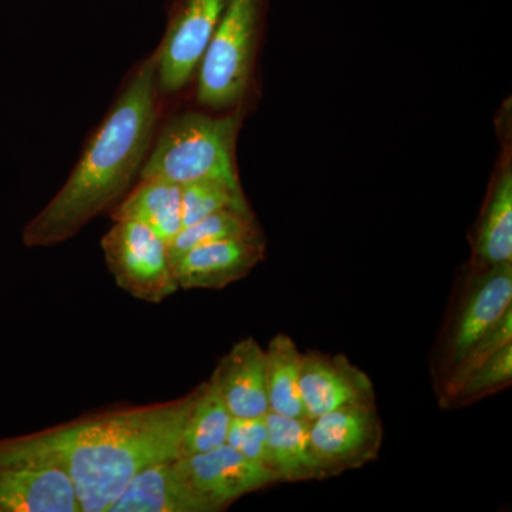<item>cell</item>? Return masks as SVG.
<instances>
[{"instance_id": "6da1fadb", "label": "cell", "mask_w": 512, "mask_h": 512, "mask_svg": "<svg viewBox=\"0 0 512 512\" xmlns=\"http://www.w3.org/2000/svg\"><path fill=\"white\" fill-rule=\"evenodd\" d=\"M197 394L198 387L171 402L94 414L8 441L30 460L63 470L80 511L109 512L140 471L181 456L185 420Z\"/></svg>"}, {"instance_id": "7a4b0ae2", "label": "cell", "mask_w": 512, "mask_h": 512, "mask_svg": "<svg viewBox=\"0 0 512 512\" xmlns=\"http://www.w3.org/2000/svg\"><path fill=\"white\" fill-rule=\"evenodd\" d=\"M157 70L156 49L131 70L66 183L26 225V247L63 244L130 190L157 133Z\"/></svg>"}, {"instance_id": "3957f363", "label": "cell", "mask_w": 512, "mask_h": 512, "mask_svg": "<svg viewBox=\"0 0 512 512\" xmlns=\"http://www.w3.org/2000/svg\"><path fill=\"white\" fill-rule=\"evenodd\" d=\"M244 117V107L222 116L187 111L171 117L156 133L138 177L180 185L212 178L241 187L235 150Z\"/></svg>"}, {"instance_id": "277c9868", "label": "cell", "mask_w": 512, "mask_h": 512, "mask_svg": "<svg viewBox=\"0 0 512 512\" xmlns=\"http://www.w3.org/2000/svg\"><path fill=\"white\" fill-rule=\"evenodd\" d=\"M269 0H228L197 70V100L205 109H242L254 84Z\"/></svg>"}, {"instance_id": "5b68a950", "label": "cell", "mask_w": 512, "mask_h": 512, "mask_svg": "<svg viewBox=\"0 0 512 512\" xmlns=\"http://www.w3.org/2000/svg\"><path fill=\"white\" fill-rule=\"evenodd\" d=\"M101 249L116 284L138 301L161 303L180 289L167 242L146 225L114 221Z\"/></svg>"}, {"instance_id": "8992f818", "label": "cell", "mask_w": 512, "mask_h": 512, "mask_svg": "<svg viewBox=\"0 0 512 512\" xmlns=\"http://www.w3.org/2000/svg\"><path fill=\"white\" fill-rule=\"evenodd\" d=\"M227 5L228 0H171L157 47L160 96L180 93L194 79Z\"/></svg>"}, {"instance_id": "52a82bcc", "label": "cell", "mask_w": 512, "mask_h": 512, "mask_svg": "<svg viewBox=\"0 0 512 512\" xmlns=\"http://www.w3.org/2000/svg\"><path fill=\"white\" fill-rule=\"evenodd\" d=\"M512 308V262L470 271L461 301L451 318L441 349L444 379L468 350Z\"/></svg>"}, {"instance_id": "ba28073f", "label": "cell", "mask_w": 512, "mask_h": 512, "mask_svg": "<svg viewBox=\"0 0 512 512\" xmlns=\"http://www.w3.org/2000/svg\"><path fill=\"white\" fill-rule=\"evenodd\" d=\"M309 436L329 477L375 461L383 443L382 420L375 400L349 404L316 417L309 423Z\"/></svg>"}, {"instance_id": "9c48e42d", "label": "cell", "mask_w": 512, "mask_h": 512, "mask_svg": "<svg viewBox=\"0 0 512 512\" xmlns=\"http://www.w3.org/2000/svg\"><path fill=\"white\" fill-rule=\"evenodd\" d=\"M173 464L178 476L214 512L225 510L245 495L279 484L271 468L249 460L228 444L205 453L178 457Z\"/></svg>"}, {"instance_id": "30bf717a", "label": "cell", "mask_w": 512, "mask_h": 512, "mask_svg": "<svg viewBox=\"0 0 512 512\" xmlns=\"http://www.w3.org/2000/svg\"><path fill=\"white\" fill-rule=\"evenodd\" d=\"M0 512H80L60 468L30 460L0 439Z\"/></svg>"}, {"instance_id": "8fae6325", "label": "cell", "mask_w": 512, "mask_h": 512, "mask_svg": "<svg viewBox=\"0 0 512 512\" xmlns=\"http://www.w3.org/2000/svg\"><path fill=\"white\" fill-rule=\"evenodd\" d=\"M299 389L309 420L349 404L375 400L370 377L340 355L303 353Z\"/></svg>"}, {"instance_id": "7c38bea8", "label": "cell", "mask_w": 512, "mask_h": 512, "mask_svg": "<svg viewBox=\"0 0 512 512\" xmlns=\"http://www.w3.org/2000/svg\"><path fill=\"white\" fill-rule=\"evenodd\" d=\"M265 258L262 237L222 239L185 252L173 264L183 289H218L245 278Z\"/></svg>"}, {"instance_id": "4fadbf2b", "label": "cell", "mask_w": 512, "mask_h": 512, "mask_svg": "<svg viewBox=\"0 0 512 512\" xmlns=\"http://www.w3.org/2000/svg\"><path fill=\"white\" fill-rule=\"evenodd\" d=\"M512 262V153L505 143L471 238L470 271Z\"/></svg>"}, {"instance_id": "5bb4252c", "label": "cell", "mask_w": 512, "mask_h": 512, "mask_svg": "<svg viewBox=\"0 0 512 512\" xmlns=\"http://www.w3.org/2000/svg\"><path fill=\"white\" fill-rule=\"evenodd\" d=\"M229 413L237 419L269 413L265 349L254 338L239 340L211 376Z\"/></svg>"}, {"instance_id": "9a60e30c", "label": "cell", "mask_w": 512, "mask_h": 512, "mask_svg": "<svg viewBox=\"0 0 512 512\" xmlns=\"http://www.w3.org/2000/svg\"><path fill=\"white\" fill-rule=\"evenodd\" d=\"M173 461H161L140 471L109 512H214L178 476Z\"/></svg>"}, {"instance_id": "2e32d148", "label": "cell", "mask_w": 512, "mask_h": 512, "mask_svg": "<svg viewBox=\"0 0 512 512\" xmlns=\"http://www.w3.org/2000/svg\"><path fill=\"white\" fill-rule=\"evenodd\" d=\"M306 417L266 414L271 470L279 483L325 480L329 478L313 451Z\"/></svg>"}, {"instance_id": "e0dca14e", "label": "cell", "mask_w": 512, "mask_h": 512, "mask_svg": "<svg viewBox=\"0 0 512 512\" xmlns=\"http://www.w3.org/2000/svg\"><path fill=\"white\" fill-rule=\"evenodd\" d=\"M113 221H134L146 225L167 245L183 229L181 185L161 178L140 180L111 211Z\"/></svg>"}, {"instance_id": "ac0fdd59", "label": "cell", "mask_w": 512, "mask_h": 512, "mask_svg": "<svg viewBox=\"0 0 512 512\" xmlns=\"http://www.w3.org/2000/svg\"><path fill=\"white\" fill-rule=\"evenodd\" d=\"M265 355L269 412L306 417L299 389L303 353L291 336L279 333L269 342Z\"/></svg>"}, {"instance_id": "d6986e66", "label": "cell", "mask_w": 512, "mask_h": 512, "mask_svg": "<svg viewBox=\"0 0 512 512\" xmlns=\"http://www.w3.org/2000/svg\"><path fill=\"white\" fill-rule=\"evenodd\" d=\"M232 419L234 417L212 380L201 383L185 420L181 456L205 453L227 444Z\"/></svg>"}, {"instance_id": "ffe728a7", "label": "cell", "mask_w": 512, "mask_h": 512, "mask_svg": "<svg viewBox=\"0 0 512 512\" xmlns=\"http://www.w3.org/2000/svg\"><path fill=\"white\" fill-rule=\"evenodd\" d=\"M252 237H262L254 212L222 210L181 229L167 245L168 258L173 266L180 256L198 245L210 244L222 239Z\"/></svg>"}, {"instance_id": "44dd1931", "label": "cell", "mask_w": 512, "mask_h": 512, "mask_svg": "<svg viewBox=\"0 0 512 512\" xmlns=\"http://www.w3.org/2000/svg\"><path fill=\"white\" fill-rule=\"evenodd\" d=\"M181 204L183 228L222 210L252 211L242 185L235 187L212 178L181 185Z\"/></svg>"}, {"instance_id": "7402d4cb", "label": "cell", "mask_w": 512, "mask_h": 512, "mask_svg": "<svg viewBox=\"0 0 512 512\" xmlns=\"http://www.w3.org/2000/svg\"><path fill=\"white\" fill-rule=\"evenodd\" d=\"M511 380L512 343H508L473 370L446 404L464 406V404L476 402L488 394L510 386Z\"/></svg>"}, {"instance_id": "603a6c76", "label": "cell", "mask_w": 512, "mask_h": 512, "mask_svg": "<svg viewBox=\"0 0 512 512\" xmlns=\"http://www.w3.org/2000/svg\"><path fill=\"white\" fill-rule=\"evenodd\" d=\"M508 343H512V308L508 309L503 318L498 320L473 348L468 350L467 355L458 363L456 369L443 380L441 404H446L451 399V396L457 392L458 387L473 370H476L488 357L493 356Z\"/></svg>"}, {"instance_id": "cb8c5ba5", "label": "cell", "mask_w": 512, "mask_h": 512, "mask_svg": "<svg viewBox=\"0 0 512 512\" xmlns=\"http://www.w3.org/2000/svg\"><path fill=\"white\" fill-rule=\"evenodd\" d=\"M227 444L249 460L271 468L266 416L249 419L234 417L229 426Z\"/></svg>"}]
</instances>
